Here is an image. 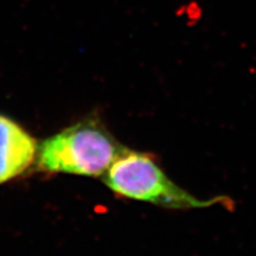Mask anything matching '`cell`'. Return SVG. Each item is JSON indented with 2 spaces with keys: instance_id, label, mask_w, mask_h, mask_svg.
<instances>
[{
  "instance_id": "cell-1",
  "label": "cell",
  "mask_w": 256,
  "mask_h": 256,
  "mask_svg": "<svg viewBox=\"0 0 256 256\" xmlns=\"http://www.w3.org/2000/svg\"><path fill=\"white\" fill-rule=\"evenodd\" d=\"M126 150L100 118L92 116L40 143L34 164L42 172L100 178Z\"/></svg>"
},
{
  "instance_id": "cell-3",
  "label": "cell",
  "mask_w": 256,
  "mask_h": 256,
  "mask_svg": "<svg viewBox=\"0 0 256 256\" xmlns=\"http://www.w3.org/2000/svg\"><path fill=\"white\" fill-rule=\"evenodd\" d=\"M38 141L18 123L0 114V185L34 166Z\"/></svg>"
},
{
  "instance_id": "cell-2",
  "label": "cell",
  "mask_w": 256,
  "mask_h": 256,
  "mask_svg": "<svg viewBox=\"0 0 256 256\" xmlns=\"http://www.w3.org/2000/svg\"><path fill=\"white\" fill-rule=\"evenodd\" d=\"M105 185L127 198L148 202L168 210H189L222 205L234 210V200L228 196H217L200 200L184 190L168 176L155 162L154 157L127 148L102 175Z\"/></svg>"
}]
</instances>
